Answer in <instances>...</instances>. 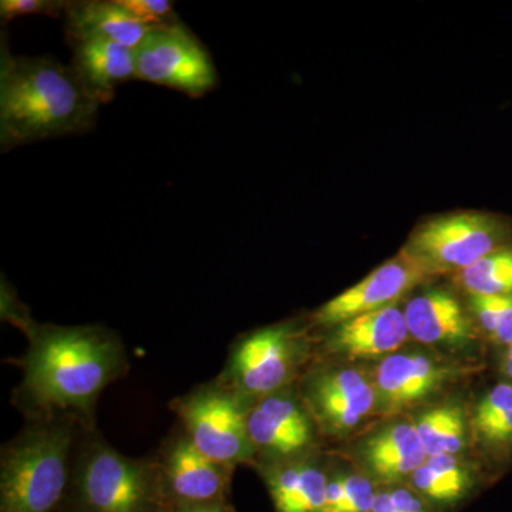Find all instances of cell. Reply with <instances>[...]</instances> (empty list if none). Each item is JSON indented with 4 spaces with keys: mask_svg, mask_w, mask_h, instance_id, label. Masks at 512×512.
I'll use <instances>...</instances> for the list:
<instances>
[{
    "mask_svg": "<svg viewBox=\"0 0 512 512\" xmlns=\"http://www.w3.org/2000/svg\"><path fill=\"white\" fill-rule=\"evenodd\" d=\"M29 349L20 357L22 384L16 407L28 420L66 416L93 430L94 409L109 384L128 372L126 348L101 325L59 326L36 322Z\"/></svg>",
    "mask_w": 512,
    "mask_h": 512,
    "instance_id": "obj_1",
    "label": "cell"
},
{
    "mask_svg": "<svg viewBox=\"0 0 512 512\" xmlns=\"http://www.w3.org/2000/svg\"><path fill=\"white\" fill-rule=\"evenodd\" d=\"M100 103L72 66L52 56H15L0 47V148L89 131Z\"/></svg>",
    "mask_w": 512,
    "mask_h": 512,
    "instance_id": "obj_2",
    "label": "cell"
},
{
    "mask_svg": "<svg viewBox=\"0 0 512 512\" xmlns=\"http://www.w3.org/2000/svg\"><path fill=\"white\" fill-rule=\"evenodd\" d=\"M84 427L72 417L29 420L0 453V512H59Z\"/></svg>",
    "mask_w": 512,
    "mask_h": 512,
    "instance_id": "obj_3",
    "label": "cell"
},
{
    "mask_svg": "<svg viewBox=\"0 0 512 512\" xmlns=\"http://www.w3.org/2000/svg\"><path fill=\"white\" fill-rule=\"evenodd\" d=\"M154 457L131 458L82 429L59 512H167Z\"/></svg>",
    "mask_w": 512,
    "mask_h": 512,
    "instance_id": "obj_4",
    "label": "cell"
},
{
    "mask_svg": "<svg viewBox=\"0 0 512 512\" xmlns=\"http://www.w3.org/2000/svg\"><path fill=\"white\" fill-rule=\"evenodd\" d=\"M248 406L237 393L214 380L178 397L170 407L180 420V429L202 454L237 468L255 456L247 427Z\"/></svg>",
    "mask_w": 512,
    "mask_h": 512,
    "instance_id": "obj_5",
    "label": "cell"
},
{
    "mask_svg": "<svg viewBox=\"0 0 512 512\" xmlns=\"http://www.w3.org/2000/svg\"><path fill=\"white\" fill-rule=\"evenodd\" d=\"M136 79L201 97L217 86L218 74L200 40L175 22L148 30L136 49Z\"/></svg>",
    "mask_w": 512,
    "mask_h": 512,
    "instance_id": "obj_6",
    "label": "cell"
},
{
    "mask_svg": "<svg viewBox=\"0 0 512 512\" xmlns=\"http://www.w3.org/2000/svg\"><path fill=\"white\" fill-rule=\"evenodd\" d=\"M299 345L288 326L255 330L232 346L218 382L249 404L282 392L298 366Z\"/></svg>",
    "mask_w": 512,
    "mask_h": 512,
    "instance_id": "obj_7",
    "label": "cell"
},
{
    "mask_svg": "<svg viewBox=\"0 0 512 512\" xmlns=\"http://www.w3.org/2000/svg\"><path fill=\"white\" fill-rule=\"evenodd\" d=\"M503 238V227L494 218L477 212H461L421 225L406 254L426 271H464L500 249L498 245Z\"/></svg>",
    "mask_w": 512,
    "mask_h": 512,
    "instance_id": "obj_8",
    "label": "cell"
},
{
    "mask_svg": "<svg viewBox=\"0 0 512 512\" xmlns=\"http://www.w3.org/2000/svg\"><path fill=\"white\" fill-rule=\"evenodd\" d=\"M154 460L168 508L228 501L235 468L202 454L183 430L164 441Z\"/></svg>",
    "mask_w": 512,
    "mask_h": 512,
    "instance_id": "obj_9",
    "label": "cell"
},
{
    "mask_svg": "<svg viewBox=\"0 0 512 512\" xmlns=\"http://www.w3.org/2000/svg\"><path fill=\"white\" fill-rule=\"evenodd\" d=\"M426 274V269L409 255L399 256L325 303L313 318L319 325H340L356 316L387 308L419 284Z\"/></svg>",
    "mask_w": 512,
    "mask_h": 512,
    "instance_id": "obj_10",
    "label": "cell"
},
{
    "mask_svg": "<svg viewBox=\"0 0 512 512\" xmlns=\"http://www.w3.org/2000/svg\"><path fill=\"white\" fill-rule=\"evenodd\" d=\"M247 427L255 454L262 451L272 457L293 458L313 441L311 416L284 390L249 404Z\"/></svg>",
    "mask_w": 512,
    "mask_h": 512,
    "instance_id": "obj_11",
    "label": "cell"
},
{
    "mask_svg": "<svg viewBox=\"0 0 512 512\" xmlns=\"http://www.w3.org/2000/svg\"><path fill=\"white\" fill-rule=\"evenodd\" d=\"M375 384L355 369L320 373L309 380L306 404L323 426L348 431L376 406Z\"/></svg>",
    "mask_w": 512,
    "mask_h": 512,
    "instance_id": "obj_12",
    "label": "cell"
},
{
    "mask_svg": "<svg viewBox=\"0 0 512 512\" xmlns=\"http://www.w3.org/2000/svg\"><path fill=\"white\" fill-rule=\"evenodd\" d=\"M456 373L453 367L440 365L427 356L390 355L377 366V399L384 409L394 412L429 396Z\"/></svg>",
    "mask_w": 512,
    "mask_h": 512,
    "instance_id": "obj_13",
    "label": "cell"
},
{
    "mask_svg": "<svg viewBox=\"0 0 512 512\" xmlns=\"http://www.w3.org/2000/svg\"><path fill=\"white\" fill-rule=\"evenodd\" d=\"M69 42L104 40L136 50L146 37L148 26L138 22L120 0L70 2L64 12Z\"/></svg>",
    "mask_w": 512,
    "mask_h": 512,
    "instance_id": "obj_14",
    "label": "cell"
},
{
    "mask_svg": "<svg viewBox=\"0 0 512 512\" xmlns=\"http://www.w3.org/2000/svg\"><path fill=\"white\" fill-rule=\"evenodd\" d=\"M73 67L100 104L109 103L119 84L136 79V50L104 40L73 43Z\"/></svg>",
    "mask_w": 512,
    "mask_h": 512,
    "instance_id": "obj_15",
    "label": "cell"
},
{
    "mask_svg": "<svg viewBox=\"0 0 512 512\" xmlns=\"http://www.w3.org/2000/svg\"><path fill=\"white\" fill-rule=\"evenodd\" d=\"M338 326L333 346L356 357L389 355L410 336L404 312L394 305L356 316Z\"/></svg>",
    "mask_w": 512,
    "mask_h": 512,
    "instance_id": "obj_16",
    "label": "cell"
},
{
    "mask_svg": "<svg viewBox=\"0 0 512 512\" xmlns=\"http://www.w3.org/2000/svg\"><path fill=\"white\" fill-rule=\"evenodd\" d=\"M404 316L410 336L417 342L454 345L473 339L470 320L450 293L431 291L414 296L407 303Z\"/></svg>",
    "mask_w": 512,
    "mask_h": 512,
    "instance_id": "obj_17",
    "label": "cell"
},
{
    "mask_svg": "<svg viewBox=\"0 0 512 512\" xmlns=\"http://www.w3.org/2000/svg\"><path fill=\"white\" fill-rule=\"evenodd\" d=\"M264 474L276 512H323L329 480L312 461L292 458Z\"/></svg>",
    "mask_w": 512,
    "mask_h": 512,
    "instance_id": "obj_18",
    "label": "cell"
},
{
    "mask_svg": "<svg viewBox=\"0 0 512 512\" xmlns=\"http://www.w3.org/2000/svg\"><path fill=\"white\" fill-rule=\"evenodd\" d=\"M366 457L377 476L399 480L419 470L427 460L414 424L400 423L370 439Z\"/></svg>",
    "mask_w": 512,
    "mask_h": 512,
    "instance_id": "obj_19",
    "label": "cell"
},
{
    "mask_svg": "<svg viewBox=\"0 0 512 512\" xmlns=\"http://www.w3.org/2000/svg\"><path fill=\"white\" fill-rule=\"evenodd\" d=\"M414 426L427 457L456 456L466 443V424L460 407L429 410Z\"/></svg>",
    "mask_w": 512,
    "mask_h": 512,
    "instance_id": "obj_20",
    "label": "cell"
},
{
    "mask_svg": "<svg viewBox=\"0 0 512 512\" xmlns=\"http://www.w3.org/2000/svg\"><path fill=\"white\" fill-rule=\"evenodd\" d=\"M414 490L437 503H451L470 487L467 471L454 456L427 457L426 463L412 474Z\"/></svg>",
    "mask_w": 512,
    "mask_h": 512,
    "instance_id": "obj_21",
    "label": "cell"
},
{
    "mask_svg": "<svg viewBox=\"0 0 512 512\" xmlns=\"http://www.w3.org/2000/svg\"><path fill=\"white\" fill-rule=\"evenodd\" d=\"M474 429L488 446L512 447V384H497L485 394L474 414Z\"/></svg>",
    "mask_w": 512,
    "mask_h": 512,
    "instance_id": "obj_22",
    "label": "cell"
},
{
    "mask_svg": "<svg viewBox=\"0 0 512 512\" xmlns=\"http://www.w3.org/2000/svg\"><path fill=\"white\" fill-rule=\"evenodd\" d=\"M461 282L471 295H512V249L491 252L461 272Z\"/></svg>",
    "mask_w": 512,
    "mask_h": 512,
    "instance_id": "obj_23",
    "label": "cell"
},
{
    "mask_svg": "<svg viewBox=\"0 0 512 512\" xmlns=\"http://www.w3.org/2000/svg\"><path fill=\"white\" fill-rule=\"evenodd\" d=\"M120 3L148 28L180 22L174 12V3L170 0H120Z\"/></svg>",
    "mask_w": 512,
    "mask_h": 512,
    "instance_id": "obj_24",
    "label": "cell"
},
{
    "mask_svg": "<svg viewBox=\"0 0 512 512\" xmlns=\"http://www.w3.org/2000/svg\"><path fill=\"white\" fill-rule=\"evenodd\" d=\"M69 3L64 0H2L0 19L8 23L30 15L64 16Z\"/></svg>",
    "mask_w": 512,
    "mask_h": 512,
    "instance_id": "obj_25",
    "label": "cell"
},
{
    "mask_svg": "<svg viewBox=\"0 0 512 512\" xmlns=\"http://www.w3.org/2000/svg\"><path fill=\"white\" fill-rule=\"evenodd\" d=\"M343 498L342 512H372L376 493L370 481L360 476L342 477Z\"/></svg>",
    "mask_w": 512,
    "mask_h": 512,
    "instance_id": "obj_26",
    "label": "cell"
},
{
    "mask_svg": "<svg viewBox=\"0 0 512 512\" xmlns=\"http://www.w3.org/2000/svg\"><path fill=\"white\" fill-rule=\"evenodd\" d=\"M0 313H2V320L12 323L13 326L22 330L25 335H28L33 326L36 325L28 308L19 301L15 289L5 279H2V288H0Z\"/></svg>",
    "mask_w": 512,
    "mask_h": 512,
    "instance_id": "obj_27",
    "label": "cell"
},
{
    "mask_svg": "<svg viewBox=\"0 0 512 512\" xmlns=\"http://www.w3.org/2000/svg\"><path fill=\"white\" fill-rule=\"evenodd\" d=\"M507 296L473 295V298H471V303H473L474 311H476L481 326L491 336L494 335L495 329H497L498 319H500L505 302H507Z\"/></svg>",
    "mask_w": 512,
    "mask_h": 512,
    "instance_id": "obj_28",
    "label": "cell"
},
{
    "mask_svg": "<svg viewBox=\"0 0 512 512\" xmlns=\"http://www.w3.org/2000/svg\"><path fill=\"white\" fill-rule=\"evenodd\" d=\"M491 338L494 339L495 343L505 346V348L512 343V295L507 296V302H505L503 312H501L500 319H498L497 329H495Z\"/></svg>",
    "mask_w": 512,
    "mask_h": 512,
    "instance_id": "obj_29",
    "label": "cell"
},
{
    "mask_svg": "<svg viewBox=\"0 0 512 512\" xmlns=\"http://www.w3.org/2000/svg\"><path fill=\"white\" fill-rule=\"evenodd\" d=\"M390 494H392L397 512H427L423 501L413 491L406 490V488H397V490L390 491Z\"/></svg>",
    "mask_w": 512,
    "mask_h": 512,
    "instance_id": "obj_30",
    "label": "cell"
},
{
    "mask_svg": "<svg viewBox=\"0 0 512 512\" xmlns=\"http://www.w3.org/2000/svg\"><path fill=\"white\" fill-rule=\"evenodd\" d=\"M343 498H345V491H343L342 477L332 478L326 490L323 512H342Z\"/></svg>",
    "mask_w": 512,
    "mask_h": 512,
    "instance_id": "obj_31",
    "label": "cell"
},
{
    "mask_svg": "<svg viewBox=\"0 0 512 512\" xmlns=\"http://www.w3.org/2000/svg\"><path fill=\"white\" fill-rule=\"evenodd\" d=\"M167 512H237L229 504V501L221 503L197 504V505H178V507L168 508Z\"/></svg>",
    "mask_w": 512,
    "mask_h": 512,
    "instance_id": "obj_32",
    "label": "cell"
},
{
    "mask_svg": "<svg viewBox=\"0 0 512 512\" xmlns=\"http://www.w3.org/2000/svg\"><path fill=\"white\" fill-rule=\"evenodd\" d=\"M372 512H397L396 505L393 503L390 491L386 493H377L375 504H373Z\"/></svg>",
    "mask_w": 512,
    "mask_h": 512,
    "instance_id": "obj_33",
    "label": "cell"
},
{
    "mask_svg": "<svg viewBox=\"0 0 512 512\" xmlns=\"http://www.w3.org/2000/svg\"><path fill=\"white\" fill-rule=\"evenodd\" d=\"M501 370L508 379L512 380V343L510 346H507V350H505L503 357V365H501Z\"/></svg>",
    "mask_w": 512,
    "mask_h": 512,
    "instance_id": "obj_34",
    "label": "cell"
}]
</instances>
